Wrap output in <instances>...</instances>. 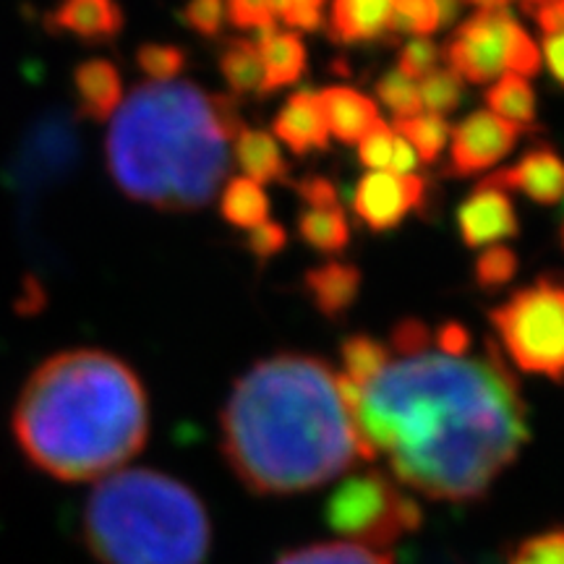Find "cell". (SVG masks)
I'll use <instances>...</instances> for the list:
<instances>
[{
    "mask_svg": "<svg viewBox=\"0 0 564 564\" xmlns=\"http://www.w3.org/2000/svg\"><path fill=\"white\" fill-rule=\"evenodd\" d=\"M392 144L394 131L379 118V121L369 129V133L358 141V160H361L366 167H371V173H382L392 162Z\"/></svg>",
    "mask_w": 564,
    "mask_h": 564,
    "instance_id": "8d00e7d4",
    "label": "cell"
},
{
    "mask_svg": "<svg viewBox=\"0 0 564 564\" xmlns=\"http://www.w3.org/2000/svg\"><path fill=\"white\" fill-rule=\"evenodd\" d=\"M505 564H564V525L546 528L518 541Z\"/></svg>",
    "mask_w": 564,
    "mask_h": 564,
    "instance_id": "d6a6232c",
    "label": "cell"
},
{
    "mask_svg": "<svg viewBox=\"0 0 564 564\" xmlns=\"http://www.w3.org/2000/svg\"><path fill=\"white\" fill-rule=\"evenodd\" d=\"M436 30H440V17L434 0H390L387 40L426 37Z\"/></svg>",
    "mask_w": 564,
    "mask_h": 564,
    "instance_id": "83f0119b",
    "label": "cell"
},
{
    "mask_svg": "<svg viewBox=\"0 0 564 564\" xmlns=\"http://www.w3.org/2000/svg\"><path fill=\"white\" fill-rule=\"evenodd\" d=\"M188 53L165 42H144L137 51V66L152 84H167L186 68Z\"/></svg>",
    "mask_w": 564,
    "mask_h": 564,
    "instance_id": "f546056e",
    "label": "cell"
},
{
    "mask_svg": "<svg viewBox=\"0 0 564 564\" xmlns=\"http://www.w3.org/2000/svg\"><path fill=\"white\" fill-rule=\"evenodd\" d=\"M390 0H335L327 34L337 45L387 40Z\"/></svg>",
    "mask_w": 564,
    "mask_h": 564,
    "instance_id": "d6986e66",
    "label": "cell"
},
{
    "mask_svg": "<svg viewBox=\"0 0 564 564\" xmlns=\"http://www.w3.org/2000/svg\"><path fill=\"white\" fill-rule=\"evenodd\" d=\"M489 112L502 118L518 131L539 129V108H535V91L531 82L518 74H505L486 89Z\"/></svg>",
    "mask_w": 564,
    "mask_h": 564,
    "instance_id": "44dd1931",
    "label": "cell"
},
{
    "mask_svg": "<svg viewBox=\"0 0 564 564\" xmlns=\"http://www.w3.org/2000/svg\"><path fill=\"white\" fill-rule=\"evenodd\" d=\"M489 319L512 364L528 373L564 382V278L541 274L514 291Z\"/></svg>",
    "mask_w": 564,
    "mask_h": 564,
    "instance_id": "8992f818",
    "label": "cell"
},
{
    "mask_svg": "<svg viewBox=\"0 0 564 564\" xmlns=\"http://www.w3.org/2000/svg\"><path fill=\"white\" fill-rule=\"evenodd\" d=\"M340 356L345 364V371L356 384H369L379 371L390 364V350L373 337L358 333L345 337L340 343Z\"/></svg>",
    "mask_w": 564,
    "mask_h": 564,
    "instance_id": "484cf974",
    "label": "cell"
},
{
    "mask_svg": "<svg viewBox=\"0 0 564 564\" xmlns=\"http://www.w3.org/2000/svg\"><path fill=\"white\" fill-rule=\"evenodd\" d=\"M288 232L280 223H262L257 228L249 230L246 236V249L251 251V257H257L259 262H267V259L278 257V253L285 249Z\"/></svg>",
    "mask_w": 564,
    "mask_h": 564,
    "instance_id": "ab89813d",
    "label": "cell"
},
{
    "mask_svg": "<svg viewBox=\"0 0 564 564\" xmlns=\"http://www.w3.org/2000/svg\"><path fill=\"white\" fill-rule=\"evenodd\" d=\"M209 105H212V116H215L217 126H220L223 137L232 141L241 133L243 126V116H241V105H238L236 97L230 95H209Z\"/></svg>",
    "mask_w": 564,
    "mask_h": 564,
    "instance_id": "7bdbcfd3",
    "label": "cell"
},
{
    "mask_svg": "<svg viewBox=\"0 0 564 564\" xmlns=\"http://www.w3.org/2000/svg\"><path fill=\"white\" fill-rule=\"evenodd\" d=\"M352 421L366 460L384 455L400 484L444 502L484 497L531 436L523 392L494 340L484 358L390 361L361 387Z\"/></svg>",
    "mask_w": 564,
    "mask_h": 564,
    "instance_id": "6da1fadb",
    "label": "cell"
},
{
    "mask_svg": "<svg viewBox=\"0 0 564 564\" xmlns=\"http://www.w3.org/2000/svg\"><path fill=\"white\" fill-rule=\"evenodd\" d=\"M419 154L413 152V147L408 144L403 137L394 133V144H392V162H390V173L394 175H411L415 167H419Z\"/></svg>",
    "mask_w": 564,
    "mask_h": 564,
    "instance_id": "7dc6e473",
    "label": "cell"
},
{
    "mask_svg": "<svg viewBox=\"0 0 564 564\" xmlns=\"http://www.w3.org/2000/svg\"><path fill=\"white\" fill-rule=\"evenodd\" d=\"M560 243H562V251H564V220L560 225Z\"/></svg>",
    "mask_w": 564,
    "mask_h": 564,
    "instance_id": "816d5d0a",
    "label": "cell"
},
{
    "mask_svg": "<svg viewBox=\"0 0 564 564\" xmlns=\"http://www.w3.org/2000/svg\"><path fill=\"white\" fill-rule=\"evenodd\" d=\"M232 154L253 183H288L291 165L282 158L278 139L259 129H243L232 139Z\"/></svg>",
    "mask_w": 564,
    "mask_h": 564,
    "instance_id": "ffe728a7",
    "label": "cell"
},
{
    "mask_svg": "<svg viewBox=\"0 0 564 564\" xmlns=\"http://www.w3.org/2000/svg\"><path fill=\"white\" fill-rule=\"evenodd\" d=\"M514 17L507 9L476 11L457 26L442 55L463 82L489 84L507 68V40Z\"/></svg>",
    "mask_w": 564,
    "mask_h": 564,
    "instance_id": "ba28073f",
    "label": "cell"
},
{
    "mask_svg": "<svg viewBox=\"0 0 564 564\" xmlns=\"http://www.w3.org/2000/svg\"><path fill=\"white\" fill-rule=\"evenodd\" d=\"M322 9L324 0H285L278 17L293 30L316 32L322 30Z\"/></svg>",
    "mask_w": 564,
    "mask_h": 564,
    "instance_id": "b9f144b4",
    "label": "cell"
},
{
    "mask_svg": "<svg viewBox=\"0 0 564 564\" xmlns=\"http://www.w3.org/2000/svg\"><path fill=\"white\" fill-rule=\"evenodd\" d=\"M181 21L204 40H217L225 30V0H186Z\"/></svg>",
    "mask_w": 564,
    "mask_h": 564,
    "instance_id": "e575fe53",
    "label": "cell"
},
{
    "mask_svg": "<svg viewBox=\"0 0 564 564\" xmlns=\"http://www.w3.org/2000/svg\"><path fill=\"white\" fill-rule=\"evenodd\" d=\"M220 423L225 460L257 494L314 489L366 460L335 371L316 356L280 352L253 364L232 387Z\"/></svg>",
    "mask_w": 564,
    "mask_h": 564,
    "instance_id": "7a4b0ae2",
    "label": "cell"
},
{
    "mask_svg": "<svg viewBox=\"0 0 564 564\" xmlns=\"http://www.w3.org/2000/svg\"><path fill=\"white\" fill-rule=\"evenodd\" d=\"M481 183L502 192H520L535 204H560L564 199V160L549 144L528 150L514 165L491 173Z\"/></svg>",
    "mask_w": 564,
    "mask_h": 564,
    "instance_id": "7c38bea8",
    "label": "cell"
},
{
    "mask_svg": "<svg viewBox=\"0 0 564 564\" xmlns=\"http://www.w3.org/2000/svg\"><path fill=\"white\" fill-rule=\"evenodd\" d=\"M436 6V17H440V30L442 26L455 24L460 19V9H463V0H434Z\"/></svg>",
    "mask_w": 564,
    "mask_h": 564,
    "instance_id": "c3c4849f",
    "label": "cell"
},
{
    "mask_svg": "<svg viewBox=\"0 0 564 564\" xmlns=\"http://www.w3.org/2000/svg\"><path fill=\"white\" fill-rule=\"evenodd\" d=\"M535 26H539L541 34L546 37H556V34H564V0H549V3L539 6L533 11Z\"/></svg>",
    "mask_w": 564,
    "mask_h": 564,
    "instance_id": "f6af8a7d",
    "label": "cell"
},
{
    "mask_svg": "<svg viewBox=\"0 0 564 564\" xmlns=\"http://www.w3.org/2000/svg\"><path fill=\"white\" fill-rule=\"evenodd\" d=\"M429 181L421 175H394L390 171L369 173L352 192V212L373 232L394 230L411 212L426 209Z\"/></svg>",
    "mask_w": 564,
    "mask_h": 564,
    "instance_id": "9c48e42d",
    "label": "cell"
},
{
    "mask_svg": "<svg viewBox=\"0 0 564 564\" xmlns=\"http://www.w3.org/2000/svg\"><path fill=\"white\" fill-rule=\"evenodd\" d=\"M253 45H257L259 58H262V97L272 95V91H280L285 87H293V84L301 82L303 70H306V45L295 32H278L274 26H267V30H259L257 37H253Z\"/></svg>",
    "mask_w": 564,
    "mask_h": 564,
    "instance_id": "2e32d148",
    "label": "cell"
},
{
    "mask_svg": "<svg viewBox=\"0 0 564 564\" xmlns=\"http://www.w3.org/2000/svg\"><path fill=\"white\" fill-rule=\"evenodd\" d=\"M520 131L489 110H476L449 129V162L444 173L449 178H468L502 162L518 144Z\"/></svg>",
    "mask_w": 564,
    "mask_h": 564,
    "instance_id": "30bf717a",
    "label": "cell"
},
{
    "mask_svg": "<svg viewBox=\"0 0 564 564\" xmlns=\"http://www.w3.org/2000/svg\"><path fill=\"white\" fill-rule=\"evenodd\" d=\"M327 523L358 546H390L421 523V510L384 474L350 476L327 502Z\"/></svg>",
    "mask_w": 564,
    "mask_h": 564,
    "instance_id": "52a82bcc",
    "label": "cell"
},
{
    "mask_svg": "<svg viewBox=\"0 0 564 564\" xmlns=\"http://www.w3.org/2000/svg\"><path fill=\"white\" fill-rule=\"evenodd\" d=\"M541 63H544L541 61V47L535 45L531 34L514 21L510 30V40H507V68H510L512 74L528 79V76L539 74Z\"/></svg>",
    "mask_w": 564,
    "mask_h": 564,
    "instance_id": "d590c367",
    "label": "cell"
},
{
    "mask_svg": "<svg viewBox=\"0 0 564 564\" xmlns=\"http://www.w3.org/2000/svg\"><path fill=\"white\" fill-rule=\"evenodd\" d=\"M11 429L34 468L66 484L116 474L141 453L150 408L137 371L105 350H66L21 387Z\"/></svg>",
    "mask_w": 564,
    "mask_h": 564,
    "instance_id": "3957f363",
    "label": "cell"
},
{
    "mask_svg": "<svg viewBox=\"0 0 564 564\" xmlns=\"http://www.w3.org/2000/svg\"><path fill=\"white\" fill-rule=\"evenodd\" d=\"M217 66H220V74L225 84H228L232 95L238 97H262V58H259L257 45L253 40L246 37H232L223 45L220 58H217Z\"/></svg>",
    "mask_w": 564,
    "mask_h": 564,
    "instance_id": "7402d4cb",
    "label": "cell"
},
{
    "mask_svg": "<svg viewBox=\"0 0 564 564\" xmlns=\"http://www.w3.org/2000/svg\"><path fill=\"white\" fill-rule=\"evenodd\" d=\"M436 345H440L442 356H453V358L468 356L470 350L468 327H463L460 322H444L442 327L436 329Z\"/></svg>",
    "mask_w": 564,
    "mask_h": 564,
    "instance_id": "ee69618b",
    "label": "cell"
},
{
    "mask_svg": "<svg viewBox=\"0 0 564 564\" xmlns=\"http://www.w3.org/2000/svg\"><path fill=\"white\" fill-rule=\"evenodd\" d=\"M457 230L465 249H484L518 236L520 220L510 194L478 183L468 199L457 207Z\"/></svg>",
    "mask_w": 564,
    "mask_h": 564,
    "instance_id": "8fae6325",
    "label": "cell"
},
{
    "mask_svg": "<svg viewBox=\"0 0 564 564\" xmlns=\"http://www.w3.org/2000/svg\"><path fill=\"white\" fill-rule=\"evenodd\" d=\"M303 293L324 319L340 322L361 293V270L356 264L324 262L303 274Z\"/></svg>",
    "mask_w": 564,
    "mask_h": 564,
    "instance_id": "9a60e30c",
    "label": "cell"
},
{
    "mask_svg": "<svg viewBox=\"0 0 564 564\" xmlns=\"http://www.w3.org/2000/svg\"><path fill=\"white\" fill-rule=\"evenodd\" d=\"M421 108H426L432 116H447L460 108L463 102V79L449 68H436L429 76H423L421 87Z\"/></svg>",
    "mask_w": 564,
    "mask_h": 564,
    "instance_id": "1f68e13d",
    "label": "cell"
},
{
    "mask_svg": "<svg viewBox=\"0 0 564 564\" xmlns=\"http://www.w3.org/2000/svg\"><path fill=\"white\" fill-rule=\"evenodd\" d=\"M45 26L87 45H102L123 32L126 13L118 0H61L45 17Z\"/></svg>",
    "mask_w": 564,
    "mask_h": 564,
    "instance_id": "4fadbf2b",
    "label": "cell"
},
{
    "mask_svg": "<svg viewBox=\"0 0 564 564\" xmlns=\"http://www.w3.org/2000/svg\"><path fill=\"white\" fill-rule=\"evenodd\" d=\"M295 194L306 202V207L314 209H329L340 207V196H337V186L324 175H303L301 181L293 183Z\"/></svg>",
    "mask_w": 564,
    "mask_h": 564,
    "instance_id": "60d3db41",
    "label": "cell"
},
{
    "mask_svg": "<svg viewBox=\"0 0 564 564\" xmlns=\"http://www.w3.org/2000/svg\"><path fill=\"white\" fill-rule=\"evenodd\" d=\"M518 253L510 246L494 243L478 253L474 262V282L484 293H497L518 274Z\"/></svg>",
    "mask_w": 564,
    "mask_h": 564,
    "instance_id": "f1b7e54d",
    "label": "cell"
},
{
    "mask_svg": "<svg viewBox=\"0 0 564 564\" xmlns=\"http://www.w3.org/2000/svg\"><path fill=\"white\" fill-rule=\"evenodd\" d=\"M319 108L327 131L335 133L343 144L361 141L373 123L379 121V108L371 97L350 87H327L319 95Z\"/></svg>",
    "mask_w": 564,
    "mask_h": 564,
    "instance_id": "ac0fdd59",
    "label": "cell"
},
{
    "mask_svg": "<svg viewBox=\"0 0 564 564\" xmlns=\"http://www.w3.org/2000/svg\"><path fill=\"white\" fill-rule=\"evenodd\" d=\"M74 91L79 112L89 121H108L123 102L121 70L105 58L82 61L74 68Z\"/></svg>",
    "mask_w": 564,
    "mask_h": 564,
    "instance_id": "e0dca14e",
    "label": "cell"
},
{
    "mask_svg": "<svg viewBox=\"0 0 564 564\" xmlns=\"http://www.w3.org/2000/svg\"><path fill=\"white\" fill-rule=\"evenodd\" d=\"M220 215L232 228L251 230L257 225L267 223L270 215V199L264 188L249 178H230L225 183L220 196Z\"/></svg>",
    "mask_w": 564,
    "mask_h": 564,
    "instance_id": "603a6c76",
    "label": "cell"
},
{
    "mask_svg": "<svg viewBox=\"0 0 564 564\" xmlns=\"http://www.w3.org/2000/svg\"><path fill=\"white\" fill-rule=\"evenodd\" d=\"M272 131L293 154L324 152L329 147V131L324 123L319 97L312 89L295 91L282 105L272 121Z\"/></svg>",
    "mask_w": 564,
    "mask_h": 564,
    "instance_id": "5bb4252c",
    "label": "cell"
},
{
    "mask_svg": "<svg viewBox=\"0 0 564 564\" xmlns=\"http://www.w3.org/2000/svg\"><path fill=\"white\" fill-rule=\"evenodd\" d=\"M544 3H549V0H523V9L528 13H533L535 9H539V6H544Z\"/></svg>",
    "mask_w": 564,
    "mask_h": 564,
    "instance_id": "f907efd6",
    "label": "cell"
},
{
    "mask_svg": "<svg viewBox=\"0 0 564 564\" xmlns=\"http://www.w3.org/2000/svg\"><path fill=\"white\" fill-rule=\"evenodd\" d=\"M541 61L546 63L552 79L560 84V87H564V34H556V37H544Z\"/></svg>",
    "mask_w": 564,
    "mask_h": 564,
    "instance_id": "bcb514c9",
    "label": "cell"
},
{
    "mask_svg": "<svg viewBox=\"0 0 564 564\" xmlns=\"http://www.w3.org/2000/svg\"><path fill=\"white\" fill-rule=\"evenodd\" d=\"M84 541L100 564H204L209 518L202 499L158 470H116L84 507Z\"/></svg>",
    "mask_w": 564,
    "mask_h": 564,
    "instance_id": "5b68a950",
    "label": "cell"
},
{
    "mask_svg": "<svg viewBox=\"0 0 564 564\" xmlns=\"http://www.w3.org/2000/svg\"><path fill=\"white\" fill-rule=\"evenodd\" d=\"M225 144L202 87L139 84L112 116L105 154L112 181L133 202L160 212H199L228 173Z\"/></svg>",
    "mask_w": 564,
    "mask_h": 564,
    "instance_id": "277c9868",
    "label": "cell"
},
{
    "mask_svg": "<svg viewBox=\"0 0 564 564\" xmlns=\"http://www.w3.org/2000/svg\"><path fill=\"white\" fill-rule=\"evenodd\" d=\"M225 17L238 30H267L274 26L272 0H225Z\"/></svg>",
    "mask_w": 564,
    "mask_h": 564,
    "instance_id": "f35d334b",
    "label": "cell"
},
{
    "mask_svg": "<svg viewBox=\"0 0 564 564\" xmlns=\"http://www.w3.org/2000/svg\"><path fill=\"white\" fill-rule=\"evenodd\" d=\"M468 3L478 6V9H481V11H491V9H505V6L510 3V0H468Z\"/></svg>",
    "mask_w": 564,
    "mask_h": 564,
    "instance_id": "681fc988",
    "label": "cell"
},
{
    "mask_svg": "<svg viewBox=\"0 0 564 564\" xmlns=\"http://www.w3.org/2000/svg\"><path fill=\"white\" fill-rule=\"evenodd\" d=\"M278 564H392V556L377 552V549H366L350 544V541H343V544H316L295 549V552L282 556Z\"/></svg>",
    "mask_w": 564,
    "mask_h": 564,
    "instance_id": "4316f807",
    "label": "cell"
},
{
    "mask_svg": "<svg viewBox=\"0 0 564 564\" xmlns=\"http://www.w3.org/2000/svg\"><path fill=\"white\" fill-rule=\"evenodd\" d=\"M299 236L303 243L322 253H343L350 243V228L340 207L314 209L306 207L299 215Z\"/></svg>",
    "mask_w": 564,
    "mask_h": 564,
    "instance_id": "cb8c5ba5",
    "label": "cell"
},
{
    "mask_svg": "<svg viewBox=\"0 0 564 564\" xmlns=\"http://www.w3.org/2000/svg\"><path fill=\"white\" fill-rule=\"evenodd\" d=\"M442 51L434 40L429 37H411L400 47L398 55V70L408 79H423L432 70L440 68Z\"/></svg>",
    "mask_w": 564,
    "mask_h": 564,
    "instance_id": "836d02e7",
    "label": "cell"
},
{
    "mask_svg": "<svg viewBox=\"0 0 564 564\" xmlns=\"http://www.w3.org/2000/svg\"><path fill=\"white\" fill-rule=\"evenodd\" d=\"M390 345L403 358L423 356L429 350V345H432V329L426 327V322L415 319V316H405V319H400L392 327Z\"/></svg>",
    "mask_w": 564,
    "mask_h": 564,
    "instance_id": "74e56055",
    "label": "cell"
},
{
    "mask_svg": "<svg viewBox=\"0 0 564 564\" xmlns=\"http://www.w3.org/2000/svg\"><path fill=\"white\" fill-rule=\"evenodd\" d=\"M373 95H377V100L382 102L384 108H390L394 112V121L421 116L423 110L419 87H415L413 79L400 74L398 68L384 70V74L379 76L377 84H373Z\"/></svg>",
    "mask_w": 564,
    "mask_h": 564,
    "instance_id": "4dcf8cb0",
    "label": "cell"
},
{
    "mask_svg": "<svg viewBox=\"0 0 564 564\" xmlns=\"http://www.w3.org/2000/svg\"><path fill=\"white\" fill-rule=\"evenodd\" d=\"M394 126H398V137H403L413 147V152L419 154L421 162L434 165L442 158L449 139V123L442 116L426 112V116L400 118V121H394Z\"/></svg>",
    "mask_w": 564,
    "mask_h": 564,
    "instance_id": "d4e9b609",
    "label": "cell"
}]
</instances>
